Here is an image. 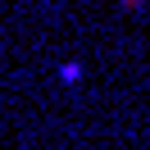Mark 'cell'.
Here are the masks:
<instances>
[{
	"instance_id": "1",
	"label": "cell",
	"mask_w": 150,
	"mask_h": 150,
	"mask_svg": "<svg viewBox=\"0 0 150 150\" xmlns=\"http://www.w3.org/2000/svg\"><path fill=\"white\" fill-rule=\"evenodd\" d=\"M59 73H64V82H77V77H82V64H64Z\"/></svg>"
},
{
	"instance_id": "2",
	"label": "cell",
	"mask_w": 150,
	"mask_h": 150,
	"mask_svg": "<svg viewBox=\"0 0 150 150\" xmlns=\"http://www.w3.org/2000/svg\"><path fill=\"white\" fill-rule=\"evenodd\" d=\"M118 5H123V9H137V5H146V0H118Z\"/></svg>"
}]
</instances>
